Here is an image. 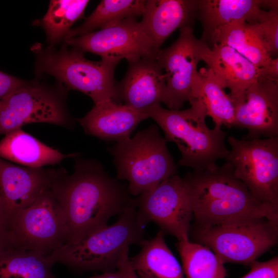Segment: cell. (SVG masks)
<instances>
[{
  "instance_id": "1",
  "label": "cell",
  "mask_w": 278,
  "mask_h": 278,
  "mask_svg": "<svg viewBox=\"0 0 278 278\" xmlns=\"http://www.w3.org/2000/svg\"><path fill=\"white\" fill-rule=\"evenodd\" d=\"M51 192L65 217L67 244L76 243L108 225L133 202L127 186L111 177L101 164L76 158L74 171L53 184Z\"/></svg>"
},
{
  "instance_id": "2",
  "label": "cell",
  "mask_w": 278,
  "mask_h": 278,
  "mask_svg": "<svg viewBox=\"0 0 278 278\" xmlns=\"http://www.w3.org/2000/svg\"><path fill=\"white\" fill-rule=\"evenodd\" d=\"M195 226L207 227L252 217L278 221V206L256 200L226 162L212 170H194L182 177Z\"/></svg>"
},
{
  "instance_id": "3",
  "label": "cell",
  "mask_w": 278,
  "mask_h": 278,
  "mask_svg": "<svg viewBox=\"0 0 278 278\" xmlns=\"http://www.w3.org/2000/svg\"><path fill=\"white\" fill-rule=\"evenodd\" d=\"M189 102L190 107L183 110L166 109L158 104L145 112L162 130L165 141L177 146L181 154L179 165L194 170H212L217 167L218 160L225 159L229 153L227 133L221 126H207L206 111L199 99Z\"/></svg>"
},
{
  "instance_id": "4",
  "label": "cell",
  "mask_w": 278,
  "mask_h": 278,
  "mask_svg": "<svg viewBox=\"0 0 278 278\" xmlns=\"http://www.w3.org/2000/svg\"><path fill=\"white\" fill-rule=\"evenodd\" d=\"M145 225L133 200L114 223L57 249L48 256L49 261L78 272L115 271L123 251L145 240Z\"/></svg>"
},
{
  "instance_id": "5",
  "label": "cell",
  "mask_w": 278,
  "mask_h": 278,
  "mask_svg": "<svg viewBox=\"0 0 278 278\" xmlns=\"http://www.w3.org/2000/svg\"><path fill=\"white\" fill-rule=\"evenodd\" d=\"M116 179L126 180L129 194L137 197L177 174V167L159 128L150 125L109 149Z\"/></svg>"
},
{
  "instance_id": "6",
  "label": "cell",
  "mask_w": 278,
  "mask_h": 278,
  "mask_svg": "<svg viewBox=\"0 0 278 278\" xmlns=\"http://www.w3.org/2000/svg\"><path fill=\"white\" fill-rule=\"evenodd\" d=\"M36 55L35 72L55 77L59 84L89 96L95 106L114 100L115 92V68L119 63L101 59L93 61L83 53L63 44L60 50L43 48L40 44L31 47Z\"/></svg>"
},
{
  "instance_id": "7",
  "label": "cell",
  "mask_w": 278,
  "mask_h": 278,
  "mask_svg": "<svg viewBox=\"0 0 278 278\" xmlns=\"http://www.w3.org/2000/svg\"><path fill=\"white\" fill-rule=\"evenodd\" d=\"M196 242L211 250L224 264L250 265L278 241V221L252 217L207 227H190Z\"/></svg>"
},
{
  "instance_id": "8",
  "label": "cell",
  "mask_w": 278,
  "mask_h": 278,
  "mask_svg": "<svg viewBox=\"0 0 278 278\" xmlns=\"http://www.w3.org/2000/svg\"><path fill=\"white\" fill-rule=\"evenodd\" d=\"M62 85L52 88L38 81L25 82L0 101V135L29 123L72 128L74 121L65 105Z\"/></svg>"
},
{
  "instance_id": "9",
  "label": "cell",
  "mask_w": 278,
  "mask_h": 278,
  "mask_svg": "<svg viewBox=\"0 0 278 278\" xmlns=\"http://www.w3.org/2000/svg\"><path fill=\"white\" fill-rule=\"evenodd\" d=\"M231 150L225 158L234 176L257 201L278 206V136L265 139H227Z\"/></svg>"
},
{
  "instance_id": "10",
  "label": "cell",
  "mask_w": 278,
  "mask_h": 278,
  "mask_svg": "<svg viewBox=\"0 0 278 278\" xmlns=\"http://www.w3.org/2000/svg\"><path fill=\"white\" fill-rule=\"evenodd\" d=\"M8 229L15 248L47 256L68 241L64 214L51 189L18 213Z\"/></svg>"
},
{
  "instance_id": "11",
  "label": "cell",
  "mask_w": 278,
  "mask_h": 278,
  "mask_svg": "<svg viewBox=\"0 0 278 278\" xmlns=\"http://www.w3.org/2000/svg\"><path fill=\"white\" fill-rule=\"evenodd\" d=\"M210 48L195 36L192 26H186L170 46L158 51L155 58L166 83L164 103L169 109L179 110L193 98L199 82L198 63Z\"/></svg>"
},
{
  "instance_id": "12",
  "label": "cell",
  "mask_w": 278,
  "mask_h": 278,
  "mask_svg": "<svg viewBox=\"0 0 278 278\" xmlns=\"http://www.w3.org/2000/svg\"><path fill=\"white\" fill-rule=\"evenodd\" d=\"M133 203L146 225L153 222L178 241L189 239L193 214L182 177H169L133 199Z\"/></svg>"
},
{
  "instance_id": "13",
  "label": "cell",
  "mask_w": 278,
  "mask_h": 278,
  "mask_svg": "<svg viewBox=\"0 0 278 278\" xmlns=\"http://www.w3.org/2000/svg\"><path fill=\"white\" fill-rule=\"evenodd\" d=\"M65 43L83 53L96 54L101 59L128 62L143 58H155L159 51L135 18L85 35L64 39Z\"/></svg>"
},
{
  "instance_id": "14",
  "label": "cell",
  "mask_w": 278,
  "mask_h": 278,
  "mask_svg": "<svg viewBox=\"0 0 278 278\" xmlns=\"http://www.w3.org/2000/svg\"><path fill=\"white\" fill-rule=\"evenodd\" d=\"M67 173L63 168H30L0 158V194L7 229L13 217Z\"/></svg>"
},
{
  "instance_id": "15",
  "label": "cell",
  "mask_w": 278,
  "mask_h": 278,
  "mask_svg": "<svg viewBox=\"0 0 278 278\" xmlns=\"http://www.w3.org/2000/svg\"><path fill=\"white\" fill-rule=\"evenodd\" d=\"M232 102L234 127L248 130L244 139L278 136V82L259 76L240 99Z\"/></svg>"
},
{
  "instance_id": "16",
  "label": "cell",
  "mask_w": 278,
  "mask_h": 278,
  "mask_svg": "<svg viewBox=\"0 0 278 278\" xmlns=\"http://www.w3.org/2000/svg\"><path fill=\"white\" fill-rule=\"evenodd\" d=\"M165 76L156 58H143L129 62L122 80L115 85L113 100L145 112L148 108L163 103Z\"/></svg>"
},
{
  "instance_id": "17",
  "label": "cell",
  "mask_w": 278,
  "mask_h": 278,
  "mask_svg": "<svg viewBox=\"0 0 278 278\" xmlns=\"http://www.w3.org/2000/svg\"><path fill=\"white\" fill-rule=\"evenodd\" d=\"M148 118L145 112L110 100L94 105L84 116L77 120L86 134L118 142L129 138L138 125Z\"/></svg>"
},
{
  "instance_id": "18",
  "label": "cell",
  "mask_w": 278,
  "mask_h": 278,
  "mask_svg": "<svg viewBox=\"0 0 278 278\" xmlns=\"http://www.w3.org/2000/svg\"><path fill=\"white\" fill-rule=\"evenodd\" d=\"M215 78L228 94L232 101L240 99L259 76V68L232 48L215 44L203 58Z\"/></svg>"
},
{
  "instance_id": "19",
  "label": "cell",
  "mask_w": 278,
  "mask_h": 278,
  "mask_svg": "<svg viewBox=\"0 0 278 278\" xmlns=\"http://www.w3.org/2000/svg\"><path fill=\"white\" fill-rule=\"evenodd\" d=\"M198 0L146 1L142 28L160 50L166 39L177 29L192 26L196 19Z\"/></svg>"
},
{
  "instance_id": "20",
  "label": "cell",
  "mask_w": 278,
  "mask_h": 278,
  "mask_svg": "<svg viewBox=\"0 0 278 278\" xmlns=\"http://www.w3.org/2000/svg\"><path fill=\"white\" fill-rule=\"evenodd\" d=\"M263 0H198L196 19L202 27L201 40L210 47L219 28L235 22L255 23Z\"/></svg>"
},
{
  "instance_id": "21",
  "label": "cell",
  "mask_w": 278,
  "mask_h": 278,
  "mask_svg": "<svg viewBox=\"0 0 278 278\" xmlns=\"http://www.w3.org/2000/svg\"><path fill=\"white\" fill-rule=\"evenodd\" d=\"M78 155V153H63L21 128L7 133L0 140V158L30 168L59 164L66 158Z\"/></svg>"
},
{
  "instance_id": "22",
  "label": "cell",
  "mask_w": 278,
  "mask_h": 278,
  "mask_svg": "<svg viewBox=\"0 0 278 278\" xmlns=\"http://www.w3.org/2000/svg\"><path fill=\"white\" fill-rule=\"evenodd\" d=\"M164 235L159 230L153 237L145 239L138 253L129 258L138 278H184L182 268L167 245Z\"/></svg>"
},
{
  "instance_id": "23",
  "label": "cell",
  "mask_w": 278,
  "mask_h": 278,
  "mask_svg": "<svg viewBox=\"0 0 278 278\" xmlns=\"http://www.w3.org/2000/svg\"><path fill=\"white\" fill-rule=\"evenodd\" d=\"M215 44L232 48L258 68L272 59L256 23L240 21L221 27L214 33L210 47Z\"/></svg>"
},
{
  "instance_id": "24",
  "label": "cell",
  "mask_w": 278,
  "mask_h": 278,
  "mask_svg": "<svg viewBox=\"0 0 278 278\" xmlns=\"http://www.w3.org/2000/svg\"><path fill=\"white\" fill-rule=\"evenodd\" d=\"M198 74V85L192 99L197 98L202 102L207 116L212 118L215 125L234 127L235 110L230 96L210 70L202 68Z\"/></svg>"
},
{
  "instance_id": "25",
  "label": "cell",
  "mask_w": 278,
  "mask_h": 278,
  "mask_svg": "<svg viewBox=\"0 0 278 278\" xmlns=\"http://www.w3.org/2000/svg\"><path fill=\"white\" fill-rule=\"evenodd\" d=\"M146 1L102 0L79 26L70 29L64 39L85 35L125 19L142 15Z\"/></svg>"
},
{
  "instance_id": "26",
  "label": "cell",
  "mask_w": 278,
  "mask_h": 278,
  "mask_svg": "<svg viewBox=\"0 0 278 278\" xmlns=\"http://www.w3.org/2000/svg\"><path fill=\"white\" fill-rule=\"evenodd\" d=\"M48 256L15 247L0 252V278H57Z\"/></svg>"
},
{
  "instance_id": "27",
  "label": "cell",
  "mask_w": 278,
  "mask_h": 278,
  "mask_svg": "<svg viewBox=\"0 0 278 278\" xmlns=\"http://www.w3.org/2000/svg\"><path fill=\"white\" fill-rule=\"evenodd\" d=\"M88 0H52L44 17L35 24L44 30L50 47L64 40L74 23L82 18Z\"/></svg>"
},
{
  "instance_id": "28",
  "label": "cell",
  "mask_w": 278,
  "mask_h": 278,
  "mask_svg": "<svg viewBox=\"0 0 278 278\" xmlns=\"http://www.w3.org/2000/svg\"><path fill=\"white\" fill-rule=\"evenodd\" d=\"M177 246L186 278H225L224 263L207 247L189 239Z\"/></svg>"
},
{
  "instance_id": "29",
  "label": "cell",
  "mask_w": 278,
  "mask_h": 278,
  "mask_svg": "<svg viewBox=\"0 0 278 278\" xmlns=\"http://www.w3.org/2000/svg\"><path fill=\"white\" fill-rule=\"evenodd\" d=\"M256 23L272 58L278 54V9L262 10Z\"/></svg>"
},
{
  "instance_id": "30",
  "label": "cell",
  "mask_w": 278,
  "mask_h": 278,
  "mask_svg": "<svg viewBox=\"0 0 278 278\" xmlns=\"http://www.w3.org/2000/svg\"><path fill=\"white\" fill-rule=\"evenodd\" d=\"M250 271L241 278H278V256L264 262H253Z\"/></svg>"
},
{
  "instance_id": "31",
  "label": "cell",
  "mask_w": 278,
  "mask_h": 278,
  "mask_svg": "<svg viewBox=\"0 0 278 278\" xmlns=\"http://www.w3.org/2000/svg\"><path fill=\"white\" fill-rule=\"evenodd\" d=\"M25 80L0 71V101L22 85Z\"/></svg>"
},
{
  "instance_id": "32",
  "label": "cell",
  "mask_w": 278,
  "mask_h": 278,
  "mask_svg": "<svg viewBox=\"0 0 278 278\" xmlns=\"http://www.w3.org/2000/svg\"><path fill=\"white\" fill-rule=\"evenodd\" d=\"M129 248L122 252L117 265V269L121 273L123 278H138L132 270L129 262Z\"/></svg>"
},
{
  "instance_id": "33",
  "label": "cell",
  "mask_w": 278,
  "mask_h": 278,
  "mask_svg": "<svg viewBox=\"0 0 278 278\" xmlns=\"http://www.w3.org/2000/svg\"><path fill=\"white\" fill-rule=\"evenodd\" d=\"M259 76L278 82V58H272L265 66L260 67Z\"/></svg>"
},
{
  "instance_id": "34",
  "label": "cell",
  "mask_w": 278,
  "mask_h": 278,
  "mask_svg": "<svg viewBox=\"0 0 278 278\" xmlns=\"http://www.w3.org/2000/svg\"><path fill=\"white\" fill-rule=\"evenodd\" d=\"M15 247L9 231L3 226H0V252Z\"/></svg>"
},
{
  "instance_id": "35",
  "label": "cell",
  "mask_w": 278,
  "mask_h": 278,
  "mask_svg": "<svg viewBox=\"0 0 278 278\" xmlns=\"http://www.w3.org/2000/svg\"><path fill=\"white\" fill-rule=\"evenodd\" d=\"M90 278H123V276L120 271L117 269L116 271L103 272L102 274Z\"/></svg>"
},
{
  "instance_id": "36",
  "label": "cell",
  "mask_w": 278,
  "mask_h": 278,
  "mask_svg": "<svg viewBox=\"0 0 278 278\" xmlns=\"http://www.w3.org/2000/svg\"><path fill=\"white\" fill-rule=\"evenodd\" d=\"M0 226H3L4 227H5L7 229L6 219H5V216L4 203L3 199L1 194H0Z\"/></svg>"
}]
</instances>
